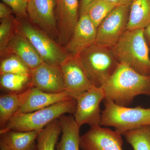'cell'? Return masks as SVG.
<instances>
[{
    "label": "cell",
    "mask_w": 150,
    "mask_h": 150,
    "mask_svg": "<svg viewBox=\"0 0 150 150\" xmlns=\"http://www.w3.org/2000/svg\"><path fill=\"white\" fill-rule=\"evenodd\" d=\"M102 87L105 99L127 107L138 96H150V76L140 74L127 65L119 64Z\"/></svg>",
    "instance_id": "6da1fadb"
},
{
    "label": "cell",
    "mask_w": 150,
    "mask_h": 150,
    "mask_svg": "<svg viewBox=\"0 0 150 150\" xmlns=\"http://www.w3.org/2000/svg\"><path fill=\"white\" fill-rule=\"evenodd\" d=\"M110 50L119 64L140 74L150 76V51L144 29L126 30Z\"/></svg>",
    "instance_id": "7a4b0ae2"
},
{
    "label": "cell",
    "mask_w": 150,
    "mask_h": 150,
    "mask_svg": "<svg viewBox=\"0 0 150 150\" xmlns=\"http://www.w3.org/2000/svg\"><path fill=\"white\" fill-rule=\"evenodd\" d=\"M77 102L74 98L66 100L46 108L28 113L15 114L0 133L8 131H40L54 120L67 113L73 114Z\"/></svg>",
    "instance_id": "3957f363"
},
{
    "label": "cell",
    "mask_w": 150,
    "mask_h": 150,
    "mask_svg": "<svg viewBox=\"0 0 150 150\" xmlns=\"http://www.w3.org/2000/svg\"><path fill=\"white\" fill-rule=\"evenodd\" d=\"M103 100L100 126L113 127L122 135L141 126H150V108H129L118 105L110 100Z\"/></svg>",
    "instance_id": "277c9868"
},
{
    "label": "cell",
    "mask_w": 150,
    "mask_h": 150,
    "mask_svg": "<svg viewBox=\"0 0 150 150\" xmlns=\"http://www.w3.org/2000/svg\"><path fill=\"white\" fill-rule=\"evenodd\" d=\"M76 58L89 79L97 87L103 86L119 64L110 49L95 44Z\"/></svg>",
    "instance_id": "5b68a950"
},
{
    "label": "cell",
    "mask_w": 150,
    "mask_h": 150,
    "mask_svg": "<svg viewBox=\"0 0 150 150\" xmlns=\"http://www.w3.org/2000/svg\"><path fill=\"white\" fill-rule=\"evenodd\" d=\"M23 19L18 20V29L29 40L43 62L60 67L69 57L64 47L41 30L25 21V19Z\"/></svg>",
    "instance_id": "8992f818"
},
{
    "label": "cell",
    "mask_w": 150,
    "mask_h": 150,
    "mask_svg": "<svg viewBox=\"0 0 150 150\" xmlns=\"http://www.w3.org/2000/svg\"><path fill=\"white\" fill-rule=\"evenodd\" d=\"M130 6L115 7L97 28L94 44L111 49L127 30Z\"/></svg>",
    "instance_id": "52a82bcc"
},
{
    "label": "cell",
    "mask_w": 150,
    "mask_h": 150,
    "mask_svg": "<svg viewBox=\"0 0 150 150\" xmlns=\"http://www.w3.org/2000/svg\"><path fill=\"white\" fill-rule=\"evenodd\" d=\"M105 98L102 87L94 86L76 98L77 105L74 115L79 126L84 124L90 127L100 125L101 118L100 105Z\"/></svg>",
    "instance_id": "ba28073f"
},
{
    "label": "cell",
    "mask_w": 150,
    "mask_h": 150,
    "mask_svg": "<svg viewBox=\"0 0 150 150\" xmlns=\"http://www.w3.org/2000/svg\"><path fill=\"white\" fill-rule=\"evenodd\" d=\"M27 13L30 21L38 28L57 39L59 32L55 0H29Z\"/></svg>",
    "instance_id": "9c48e42d"
},
{
    "label": "cell",
    "mask_w": 150,
    "mask_h": 150,
    "mask_svg": "<svg viewBox=\"0 0 150 150\" xmlns=\"http://www.w3.org/2000/svg\"><path fill=\"white\" fill-rule=\"evenodd\" d=\"M122 136L107 127L92 126L81 136L80 146L83 150H123Z\"/></svg>",
    "instance_id": "30bf717a"
},
{
    "label": "cell",
    "mask_w": 150,
    "mask_h": 150,
    "mask_svg": "<svg viewBox=\"0 0 150 150\" xmlns=\"http://www.w3.org/2000/svg\"><path fill=\"white\" fill-rule=\"evenodd\" d=\"M58 28L57 43L63 47L69 40L80 17L78 0H55Z\"/></svg>",
    "instance_id": "8fae6325"
},
{
    "label": "cell",
    "mask_w": 150,
    "mask_h": 150,
    "mask_svg": "<svg viewBox=\"0 0 150 150\" xmlns=\"http://www.w3.org/2000/svg\"><path fill=\"white\" fill-rule=\"evenodd\" d=\"M97 28L85 13L80 15L72 35L64 48L71 57L79 56L95 43Z\"/></svg>",
    "instance_id": "7c38bea8"
},
{
    "label": "cell",
    "mask_w": 150,
    "mask_h": 150,
    "mask_svg": "<svg viewBox=\"0 0 150 150\" xmlns=\"http://www.w3.org/2000/svg\"><path fill=\"white\" fill-rule=\"evenodd\" d=\"M29 87L36 88L49 93L66 91L60 67L44 62L31 70Z\"/></svg>",
    "instance_id": "4fadbf2b"
},
{
    "label": "cell",
    "mask_w": 150,
    "mask_h": 150,
    "mask_svg": "<svg viewBox=\"0 0 150 150\" xmlns=\"http://www.w3.org/2000/svg\"><path fill=\"white\" fill-rule=\"evenodd\" d=\"M66 91L76 98L94 86L76 57L69 56L60 66Z\"/></svg>",
    "instance_id": "5bb4252c"
},
{
    "label": "cell",
    "mask_w": 150,
    "mask_h": 150,
    "mask_svg": "<svg viewBox=\"0 0 150 150\" xmlns=\"http://www.w3.org/2000/svg\"><path fill=\"white\" fill-rule=\"evenodd\" d=\"M8 54L16 55L31 71L43 63L35 48L18 27L9 42L4 56Z\"/></svg>",
    "instance_id": "9a60e30c"
},
{
    "label": "cell",
    "mask_w": 150,
    "mask_h": 150,
    "mask_svg": "<svg viewBox=\"0 0 150 150\" xmlns=\"http://www.w3.org/2000/svg\"><path fill=\"white\" fill-rule=\"evenodd\" d=\"M71 98H74L67 91L49 93L36 88L30 87V92L27 99L15 114L34 112Z\"/></svg>",
    "instance_id": "2e32d148"
},
{
    "label": "cell",
    "mask_w": 150,
    "mask_h": 150,
    "mask_svg": "<svg viewBox=\"0 0 150 150\" xmlns=\"http://www.w3.org/2000/svg\"><path fill=\"white\" fill-rule=\"evenodd\" d=\"M40 131L11 130L0 133V149L37 150L36 139Z\"/></svg>",
    "instance_id": "e0dca14e"
},
{
    "label": "cell",
    "mask_w": 150,
    "mask_h": 150,
    "mask_svg": "<svg viewBox=\"0 0 150 150\" xmlns=\"http://www.w3.org/2000/svg\"><path fill=\"white\" fill-rule=\"evenodd\" d=\"M62 127L61 139L56 146V150H79L80 128L74 115H62L59 118Z\"/></svg>",
    "instance_id": "ac0fdd59"
},
{
    "label": "cell",
    "mask_w": 150,
    "mask_h": 150,
    "mask_svg": "<svg viewBox=\"0 0 150 150\" xmlns=\"http://www.w3.org/2000/svg\"><path fill=\"white\" fill-rule=\"evenodd\" d=\"M30 87L20 92H11L0 97V128L3 129L27 99ZM0 129V130H1Z\"/></svg>",
    "instance_id": "d6986e66"
},
{
    "label": "cell",
    "mask_w": 150,
    "mask_h": 150,
    "mask_svg": "<svg viewBox=\"0 0 150 150\" xmlns=\"http://www.w3.org/2000/svg\"><path fill=\"white\" fill-rule=\"evenodd\" d=\"M150 25V0H134L127 29H144Z\"/></svg>",
    "instance_id": "ffe728a7"
},
{
    "label": "cell",
    "mask_w": 150,
    "mask_h": 150,
    "mask_svg": "<svg viewBox=\"0 0 150 150\" xmlns=\"http://www.w3.org/2000/svg\"><path fill=\"white\" fill-rule=\"evenodd\" d=\"M62 127L59 119L48 124L39 132L36 139L37 150H56Z\"/></svg>",
    "instance_id": "44dd1931"
},
{
    "label": "cell",
    "mask_w": 150,
    "mask_h": 150,
    "mask_svg": "<svg viewBox=\"0 0 150 150\" xmlns=\"http://www.w3.org/2000/svg\"><path fill=\"white\" fill-rule=\"evenodd\" d=\"M123 136L134 150H150V126L127 131Z\"/></svg>",
    "instance_id": "7402d4cb"
},
{
    "label": "cell",
    "mask_w": 150,
    "mask_h": 150,
    "mask_svg": "<svg viewBox=\"0 0 150 150\" xmlns=\"http://www.w3.org/2000/svg\"><path fill=\"white\" fill-rule=\"evenodd\" d=\"M30 74H5L1 75L0 84L2 88L11 92H20L28 86Z\"/></svg>",
    "instance_id": "603a6c76"
},
{
    "label": "cell",
    "mask_w": 150,
    "mask_h": 150,
    "mask_svg": "<svg viewBox=\"0 0 150 150\" xmlns=\"http://www.w3.org/2000/svg\"><path fill=\"white\" fill-rule=\"evenodd\" d=\"M115 7L104 0H94L88 6L84 13L87 15L97 28Z\"/></svg>",
    "instance_id": "cb8c5ba5"
},
{
    "label": "cell",
    "mask_w": 150,
    "mask_h": 150,
    "mask_svg": "<svg viewBox=\"0 0 150 150\" xmlns=\"http://www.w3.org/2000/svg\"><path fill=\"white\" fill-rule=\"evenodd\" d=\"M18 20L14 17L1 19L0 25V54L5 55L7 47L14 33L18 27Z\"/></svg>",
    "instance_id": "d4e9b609"
},
{
    "label": "cell",
    "mask_w": 150,
    "mask_h": 150,
    "mask_svg": "<svg viewBox=\"0 0 150 150\" xmlns=\"http://www.w3.org/2000/svg\"><path fill=\"white\" fill-rule=\"evenodd\" d=\"M1 63L0 74H30L31 70L16 55L8 54Z\"/></svg>",
    "instance_id": "484cf974"
},
{
    "label": "cell",
    "mask_w": 150,
    "mask_h": 150,
    "mask_svg": "<svg viewBox=\"0 0 150 150\" xmlns=\"http://www.w3.org/2000/svg\"><path fill=\"white\" fill-rule=\"evenodd\" d=\"M3 3L8 6L18 18H28L27 13L28 3L24 0H2Z\"/></svg>",
    "instance_id": "4316f807"
},
{
    "label": "cell",
    "mask_w": 150,
    "mask_h": 150,
    "mask_svg": "<svg viewBox=\"0 0 150 150\" xmlns=\"http://www.w3.org/2000/svg\"><path fill=\"white\" fill-rule=\"evenodd\" d=\"M14 13L11 8L4 3H0V18L1 19L10 18L13 16Z\"/></svg>",
    "instance_id": "83f0119b"
},
{
    "label": "cell",
    "mask_w": 150,
    "mask_h": 150,
    "mask_svg": "<svg viewBox=\"0 0 150 150\" xmlns=\"http://www.w3.org/2000/svg\"><path fill=\"white\" fill-rule=\"evenodd\" d=\"M114 7L131 5L134 0H104Z\"/></svg>",
    "instance_id": "f1b7e54d"
},
{
    "label": "cell",
    "mask_w": 150,
    "mask_h": 150,
    "mask_svg": "<svg viewBox=\"0 0 150 150\" xmlns=\"http://www.w3.org/2000/svg\"><path fill=\"white\" fill-rule=\"evenodd\" d=\"M94 0H80L79 6L80 15L84 13L88 6Z\"/></svg>",
    "instance_id": "f546056e"
},
{
    "label": "cell",
    "mask_w": 150,
    "mask_h": 150,
    "mask_svg": "<svg viewBox=\"0 0 150 150\" xmlns=\"http://www.w3.org/2000/svg\"><path fill=\"white\" fill-rule=\"evenodd\" d=\"M144 34L150 52V25L144 29Z\"/></svg>",
    "instance_id": "4dcf8cb0"
},
{
    "label": "cell",
    "mask_w": 150,
    "mask_h": 150,
    "mask_svg": "<svg viewBox=\"0 0 150 150\" xmlns=\"http://www.w3.org/2000/svg\"><path fill=\"white\" fill-rule=\"evenodd\" d=\"M25 1H26V2H28V1H29V0H24Z\"/></svg>",
    "instance_id": "1f68e13d"
}]
</instances>
